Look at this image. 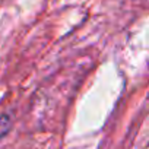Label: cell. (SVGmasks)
Returning a JSON list of instances; mask_svg holds the SVG:
<instances>
[{
  "mask_svg": "<svg viewBox=\"0 0 149 149\" xmlns=\"http://www.w3.org/2000/svg\"><path fill=\"white\" fill-rule=\"evenodd\" d=\"M10 120L12 118H10L9 114H2V116H0V137L5 136L10 130V124H12Z\"/></svg>",
  "mask_w": 149,
  "mask_h": 149,
  "instance_id": "cell-1",
  "label": "cell"
}]
</instances>
